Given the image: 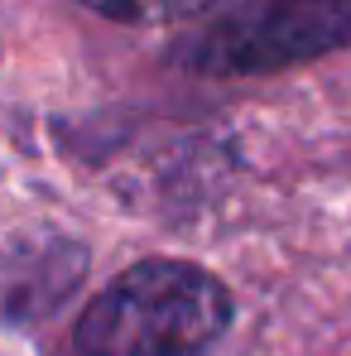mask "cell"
<instances>
[{"instance_id":"3957f363","label":"cell","mask_w":351,"mask_h":356,"mask_svg":"<svg viewBox=\"0 0 351 356\" xmlns=\"http://www.w3.org/2000/svg\"><path fill=\"white\" fill-rule=\"evenodd\" d=\"M82 280V250L77 245H5L0 250V323H34L63 294H72Z\"/></svg>"},{"instance_id":"277c9868","label":"cell","mask_w":351,"mask_h":356,"mask_svg":"<svg viewBox=\"0 0 351 356\" xmlns=\"http://www.w3.org/2000/svg\"><path fill=\"white\" fill-rule=\"evenodd\" d=\"M111 19L125 24H164V19H183V15H197L207 0H82Z\"/></svg>"},{"instance_id":"6da1fadb","label":"cell","mask_w":351,"mask_h":356,"mask_svg":"<svg viewBox=\"0 0 351 356\" xmlns=\"http://www.w3.org/2000/svg\"><path fill=\"white\" fill-rule=\"evenodd\" d=\"M231 323V294L197 265L145 260L77 318L82 356H202Z\"/></svg>"},{"instance_id":"7a4b0ae2","label":"cell","mask_w":351,"mask_h":356,"mask_svg":"<svg viewBox=\"0 0 351 356\" xmlns=\"http://www.w3.org/2000/svg\"><path fill=\"white\" fill-rule=\"evenodd\" d=\"M347 39L351 0H245L188 44V63L202 72H275Z\"/></svg>"}]
</instances>
